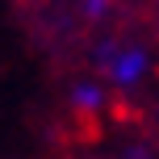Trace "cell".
Here are the masks:
<instances>
[{"instance_id":"obj_1","label":"cell","mask_w":159,"mask_h":159,"mask_svg":"<svg viewBox=\"0 0 159 159\" xmlns=\"http://www.w3.org/2000/svg\"><path fill=\"white\" fill-rule=\"evenodd\" d=\"M105 63H109V80L117 88H134L138 80L147 75L151 59H147L143 46H121V50H113V59H105Z\"/></svg>"},{"instance_id":"obj_3","label":"cell","mask_w":159,"mask_h":159,"mask_svg":"<svg viewBox=\"0 0 159 159\" xmlns=\"http://www.w3.org/2000/svg\"><path fill=\"white\" fill-rule=\"evenodd\" d=\"M105 8H109L105 0H84V13L88 17H105Z\"/></svg>"},{"instance_id":"obj_2","label":"cell","mask_w":159,"mask_h":159,"mask_svg":"<svg viewBox=\"0 0 159 159\" xmlns=\"http://www.w3.org/2000/svg\"><path fill=\"white\" fill-rule=\"evenodd\" d=\"M71 105H75L80 113H96L105 105V88L101 84H75L71 88Z\"/></svg>"}]
</instances>
